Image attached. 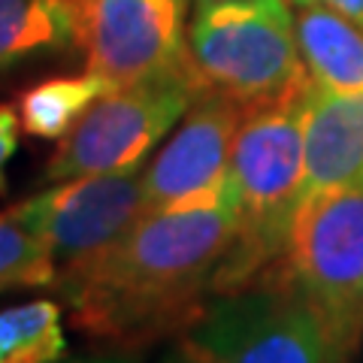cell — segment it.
I'll return each mask as SVG.
<instances>
[{
  "instance_id": "1",
  "label": "cell",
  "mask_w": 363,
  "mask_h": 363,
  "mask_svg": "<svg viewBox=\"0 0 363 363\" xmlns=\"http://www.w3.org/2000/svg\"><path fill=\"white\" fill-rule=\"evenodd\" d=\"M236 236V197L149 212L128 233L79 264L52 288L82 333L133 351L179 333L215 294V276Z\"/></svg>"
},
{
  "instance_id": "2",
  "label": "cell",
  "mask_w": 363,
  "mask_h": 363,
  "mask_svg": "<svg viewBox=\"0 0 363 363\" xmlns=\"http://www.w3.org/2000/svg\"><path fill=\"white\" fill-rule=\"evenodd\" d=\"M312 88L242 112L230 157L236 236L215 276V294L248 288L285 267L303 203V118Z\"/></svg>"
},
{
  "instance_id": "3",
  "label": "cell",
  "mask_w": 363,
  "mask_h": 363,
  "mask_svg": "<svg viewBox=\"0 0 363 363\" xmlns=\"http://www.w3.org/2000/svg\"><path fill=\"white\" fill-rule=\"evenodd\" d=\"M185 64L203 91L221 94L242 109L297 97L315 85L288 0H221L194 6Z\"/></svg>"
},
{
  "instance_id": "4",
  "label": "cell",
  "mask_w": 363,
  "mask_h": 363,
  "mask_svg": "<svg viewBox=\"0 0 363 363\" xmlns=\"http://www.w3.org/2000/svg\"><path fill=\"white\" fill-rule=\"evenodd\" d=\"M161 363H348L285 267L240 291L212 294Z\"/></svg>"
},
{
  "instance_id": "5",
  "label": "cell",
  "mask_w": 363,
  "mask_h": 363,
  "mask_svg": "<svg viewBox=\"0 0 363 363\" xmlns=\"http://www.w3.org/2000/svg\"><path fill=\"white\" fill-rule=\"evenodd\" d=\"M200 94L203 88L194 82L188 64L145 82L112 88L58 140L43 179L140 173L145 157L185 118Z\"/></svg>"
},
{
  "instance_id": "6",
  "label": "cell",
  "mask_w": 363,
  "mask_h": 363,
  "mask_svg": "<svg viewBox=\"0 0 363 363\" xmlns=\"http://www.w3.org/2000/svg\"><path fill=\"white\" fill-rule=\"evenodd\" d=\"M285 276L351 360L363 336V188L315 191L300 203Z\"/></svg>"
},
{
  "instance_id": "7",
  "label": "cell",
  "mask_w": 363,
  "mask_h": 363,
  "mask_svg": "<svg viewBox=\"0 0 363 363\" xmlns=\"http://www.w3.org/2000/svg\"><path fill=\"white\" fill-rule=\"evenodd\" d=\"M49 248L55 264L70 267L121 240L145 215L143 173H106L55 182L9 209Z\"/></svg>"
},
{
  "instance_id": "8",
  "label": "cell",
  "mask_w": 363,
  "mask_h": 363,
  "mask_svg": "<svg viewBox=\"0 0 363 363\" xmlns=\"http://www.w3.org/2000/svg\"><path fill=\"white\" fill-rule=\"evenodd\" d=\"M191 0H79L91 73L104 76L112 88L185 67Z\"/></svg>"
},
{
  "instance_id": "9",
  "label": "cell",
  "mask_w": 363,
  "mask_h": 363,
  "mask_svg": "<svg viewBox=\"0 0 363 363\" xmlns=\"http://www.w3.org/2000/svg\"><path fill=\"white\" fill-rule=\"evenodd\" d=\"M242 112L233 100L203 91L176 133L143 169L145 215L215 200L230 188V157Z\"/></svg>"
},
{
  "instance_id": "10",
  "label": "cell",
  "mask_w": 363,
  "mask_h": 363,
  "mask_svg": "<svg viewBox=\"0 0 363 363\" xmlns=\"http://www.w3.org/2000/svg\"><path fill=\"white\" fill-rule=\"evenodd\" d=\"M303 197L315 191L363 188V91L312 88L303 118Z\"/></svg>"
},
{
  "instance_id": "11",
  "label": "cell",
  "mask_w": 363,
  "mask_h": 363,
  "mask_svg": "<svg viewBox=\"0 0 363 363\" xmlns=\"http://www.w3.org/2000/svg\"><path fill=\"white\" fill-rule=\"evenodd\" d=\"M297 40L315 88L354 94L363 91V21L324 4L300 6Z\"/></svg>"
},
{
  "instance_id": "12",
  "label": "cell",
  "mask_w": 363,
  "mask_h": 363,
  "mask_svg": "<svg viewBox=\"0 0 363 363\" xmlns=\"http://www.w3.org/2000/svg\"><path fill=\"white\" fill-rule=\"evenodd\" d=\"M79 30V0H0V73L73 49Z\"/></svg>"
},
{
  "instance_id": "13",
  "label": "cell",
  "mask_w": 363,
  "mask_h": 363,
  "mask_svg": "<svg viewBox=\"0 0 363 363\" xmlns=\"http://www.w3.org/2000/svg\"><path fill=\"white\" fill-rule=\"evenodd\" d=\"M112 85L97 73H76V76H55L45 82L21 91L18 97V118L21 130L37 140H61L85 112L109 94Z\"/></svg>"
},
{
  "instance_id": "14",
  "label": "cell",
  "mask_w": 363,
  "mask_h": 363,
  "mask_svg": "<svg viewBox=\"0 0 363 363\" xmlns=\"http://www.w3.org/2000/svg\"><path fill=\"white\" fill-rule=\"evenodd\" d=\"M67 336L55 300H28L0 309V363H61Z\"/></svg>"
},
{
  "instance_id": "15",
  "label": "cell",
  "mask_w": 363,
  "mask_h": 363,
  "mask_svg": "<svg viewBox=\"0 0 363 363\" xmlns=\"http://www.w3.org/2000/svg\"><path fill=\"white\" fill-rule=\"evenodd\" d=\"M58 276L52 252L13 215L0 212V294L21 288H52Z\"/></svg>"
},
{
  "instance_id": "16",
  "label": "cell",
  "mask_w": 363,
  "mask_h": 363,
  "mask_svg": "<svg viewBox=\"0 0 363 363\" xmlns=\"http://www.w3.org/2000/svg\"><path fill=\"white\" fill-rule=\"evenodd\" d=\"M18 130H21L18 109L0 104V194H6V164L18 152Z\"/></svg>"
},
{
  "instance_id": "17",
  "label": "cell",
  "mask_w": 363,
  "mask_h": 363,
  "mask_svg": "<svg viewBox=\"0 0 363 363\" xmlns=\"http://www.w3.org/2000/svg\"><path fill=\"white\" fill-rule=\"evenodd\" d=\"M321 4L330 6V9H336V13L348 16V18L363 21V0H321Z\"/></svg>"
},
{
  "instance_id": "18",
  "label": "cell",
  "mask_w": 363,
  "mask_h": 363,
  "mask_svg": "<svg viewBox=\"0 0 363 363\" xmlns=\"http://www.w3.org/2000/svg\"><path fill=\"white\" fill-rule=\"evenodd\" d=\"M64 363V360H61ZM70 363H140L136 357H130V354H106V357H82V360H70Z\"/></svg>"
},
{
  "instance_id": "19",
  "label": "cell",
  "mask_w": 363,
  "mask_h": 363,
  "mask_svg": "<svg viewBox=\"0 0 363 363\" xmlns=\"http://www.w3.org/2000/svg\"><path fill=\"white\" fill-rule=\"evenodd\" d=\"M291 4H297V6H312V4H321V0H291Z\"/></svg>"
},
{
  "instance_id": "20",
  "label": "cell",
  "mask_w": 363,
  "mask_h": 363,
  "mask_svg": "<svg viewBox=\"0 0 363 363\" xmlns=\"http://www.w3.org/2000/svg\"><path fill=\"white\" fill-rule=\"evenodd\" d=\"M209 4H221V0H194V6H209Z\"/></svg>"
}]
</instances>
